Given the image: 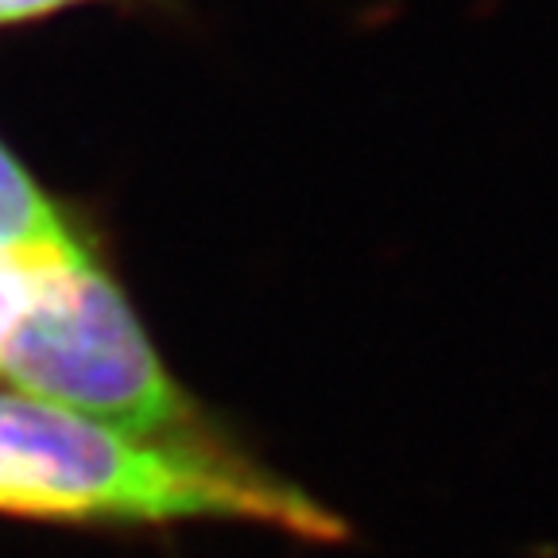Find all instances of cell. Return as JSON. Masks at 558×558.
<instances>
[{
  "label": "cell",
  "mask_w": 558,
  "mask_h": 558,
  "mask_svg": "<svg viewBox=\"0 0 558 558\" xmlns=\"http://www.w3.org/2000/svg\"><path fill=\"white\" fill-rule=\"evenodd\" d=\"M0 512L70 523L244 520L338 539L299 488L206 435H140L32 396L0 392Z\"/></svg>",
  "instance_id": "obj_1"
},
{
  "label": "cell",
  "mask_w": 558,
  "mask_h": 558,
  "mask_svg": "<svg viewBox=\"0 0 558 558\" xmlns=\"http://www.w3.org/2000/svg\"><path fill=\"white\" fill-rule=\"evenodd\" d=\"M12 392L140 435H194V411L140 330L136 314L94 260L47 268L0 341Z\"/></svg>",
  "instance_id": "obj_2"
},
{
  "label": "cell",
  "mask_w": 558,
  "mask_h": 558,
  "mask_svg": "<svg viewBox=\"0 0 558 558\" xmlns=\"http://www.w3.org/2000/svg\"><path fill=\"white\" fill-rule=\"evenodd\" d=\"M89 253L74 241L47 194L0 148V260L54 268V264H78Z\"/></svg>",
  "instance_id": "obj_3"
},
{
  "label": "cell",
  "mask_w": 558,
  "mask_h": 558,
  "mask_svg": "<svg viewBox=\"0 0 558 558\" xmlns=\"http://www.w3.org/2000/svg\"><path fill=\"white\" fill-rule=\"evenodd\" d=\"M62 4H74V0H0V24H16V20H32L54 12Z\"/></svg>",
  "instance_id": "obj_4"
}]
</instances>
